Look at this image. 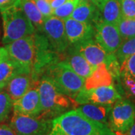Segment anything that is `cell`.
Returning <instances> with one entry per match:
<instances>
[{"instance_id":"cell-8","label":"cell","mask_w":135,"mask_h":135,"mask_svg":"<svg viewBox=\"0 0 135 135\" xmlns=\"http://www.w3.org/2000/svg\"><path fill=\"white\" fill-rule=\"evenodd\" d=\"M122 98V95L116 86H100L91 89H83L78 93L75 101L78 104H95L101 105H113L115 102Z\"/></svg>"},{"instance_id":"cell-11","label":"cell","mask_w":135,"mask_h":135,"mask_svg":"<svg viewBox=\"0 0 135 135\" xmlns=\"http://www.w3.org/2000/svg\"><path fill=\"white\" fill-rule=\"evenodd\" d=\"M32 73L28 70H23L17 74L3 89L7 92L12 101H15L23 96L32 87L37 86Z\"/></svg>"},{"instance_id":"cell-20","label":"cell","mask_w":135,"mask_h":135,"mask_svg":"<svg viewBox=\"0 0 135 135\" xmlns=\"http://www.w3.org/2000/svg\"><path fill=\"white\" fill-rule=\"evenodd\" d=\"M25 69L13 61L9 56L4 59L0 62V89H3L7 83L15 77L17 74ZM29 71V70H28Z\"/></svg>"},{"instance_id":"cell-23","label":"cell","mask_w":135,"mask_h":135,"mask_svg":"<svg viewBox=\"0 0 135 135\" xmlns=\"http://www.w3.org/2000/svg\"><path fill=\"white\" fill-rule=\"evenodd\" d=\"M13 103L9 95L3 89H0V124L8 120L11 112L13 110Z\"/></svg>"},{"instance_id":"cell-17","label":"cell","mask_w":135,"mask_h":135,"mask_svg":"<svg viewBox=\"0 0 135 135\" xmlns=\"http://www.w3.org/2000/svg\"><path fill=\"white\" fill-rule=\"evenodd\" d=\"M98 8L99 20L116 25L122 17L120 0H104Z\"/></svg>"},{"instance_id":"cell-35","label":"cell","mask_w":135,"mask_h":135,"mask_svg":"<svg viewBox=\"0 0 135 135\" xmlns=\"http://www.w3.org/2000/svg\"><path fill=\"white\" fill-rule=\"evenodd\" d=\"M47 2H50V3H51V2H53V0H47Z\"/></svg>"},{"instance_id":"cell-4","label":"cell","mask_w":135,"mask_h":135,"mask_svg":"<svg viewBox=\"0 0 135 135\" xmlns=\"http://www.w3.org/2000/svg\"><path fill=\"white\" fill-rule=\"evenodd\" d=\"M3 22L2 43L8 44L35 32L33 24L25 15L20 5L1 11Z\"/></svg>"},{"instance_id":"cell-27","label":"cell","mask_w":135,"mask_h":135,"mask_svg":"<svg viewBox=\"0 0 135 135\" xmlns=\"http://www.w3.org/2000/svg\"><path fill=\"white\" fill-rule=\"evenodd\" d=\"M34 1L39 11L45 18L53 16V8L51 7L50 3L48 2L47 0H34Z\"/></svg>"},{"instance_id":"cell-5","label":"cell","mask_w":135,"mask_h":135,"mask_svg":"<svg viewBox=\"0 0 135 135\" xmlns=\"http://www.w3.org/2000/svg\"><path fill=\"white\" fill-rule=\"evenodd\" d=\"M135 122V105L128 99H120L111 107L108 126L119 135L127 134Z\"/></svg>"},{"instance_id":"cell-22","label":"cell","mask_w":135,"mask_h":135,"mask_svg":"<svg viewBox=\"0 0 135 135\" xmlns=\"http://www.w3.org/2000/svg\"><path fill=\"white\" fill-rule=\"evenodd\" d=\"M134 54H135V37L123 41L115 53L120 66L127 59Z\"/></svg>"},{"instance_id":"cell-10","label":"cell","mask_w":135,"mask_h":135,"mask_svg":"<svg viewBox=\"0 0 135 135\" xmlns=\"http://www.w3.org/2000/svg\"><path fill=\"white\" fill-rule=\"evenodd\" d=\"M13 113L39 117L41 113V104L38 87H32L21 98L14 101Z\"/></svg>"},{"instance_id":"cell-34","label":"cell","mask_w":135,"mask_h":135,"mask_svg":"<svg viewBox=\"0 0 135 135\" xmlns=\"http://www.w3.org/2000/svg\"><path fill=\"white\" fill-rule=\"evenodd\" d=\"M80 1H89V2H91L92 3H94L97 6H98L104 0H80Z\"/></svg>"},{"instance_id":"cell-33","label":"cell","mask_w":135,"mask_h":135,"mask_svg":"<svg viewBox=\"0 0 135 135\" xmlns=\"http://www.w3.org/2000/svg\"><path fill=\"white\" fill-rule=\"evenodd\" d=\"M127 135H135V122L133 124V126H131V128L129 129V131H128Z\"/></svg>"},{"instance_id":"cell-29","label":"cell","mask_w":135,"mask_h":135,"mask_svg":"<svg viewBox=\"0 0 135 135\" xmlns=\"http://www.w3.org/2000/svg\"><path fill=\"white\" fill-rule=\"evenodd\" d=\"M20 5V0H0V12Z\"/></svg>"},{"instance_id":"cell-6","label":"cell","mask_w":135,"mask_h":135,"mask_svg":"<svg viewBox=\"0 0 135 135\" xmlns=\"http://www.w3.org/2000/svg\"><path fill=\"white\" fill-rule=\"evenodd\" d=\"M10 126L17 135H47L52 127V119L13 113Z\"/></svg>"},{"instance_id":"cell-16","label":"cell","mask_w":135,"mask_h":135,"mask_svg":"<svg viewBox=\"0 0 135 135\" xmlns=\"http://www.w3.org/2000/svg\"><path fill=\"white\" fill-rule=\"evenodd\" d=\"M112 105L95 104H79L75 108L89 119L103 124H108V117Z\"/></svg>"},{"instance_id":"cell-14","label":"cell","mask_w":135,"mask_h":135,"mask_svg":"<svg viewBox=\"0 0 135 135\" xmlns=\"http://www.w3.org/2000/svg\"><path fill=\"white\" fill-rule=\"evenodd\" d=\"M62 60L67 63L74 72L84 80L89 77L95 69V67L92 66L80 53H78L71 44L62 55Z\"/></svg>"},{"instance_id":"cell-30","label":"cell","mask_w":135,"mask_h":135,"mask_svg":"<svg viewBox=\"0 0 135 135\" xmlns=\"http://www.w3.org/2000/svg\"><path fill=\"white\" fill-rule=\"evenodd\" d=\"M0 135H17L11 126L5 124H0Z\"/></svg>"},{"instance_id":"cell-2","label":"cell","mask_w":135,"mask_h":135,"mask_svg":"<svg viewBox=\"0 0 135 135\" xmlns=\"http://www.w3.org/2000/svg\"><path fill=\"white\" fill-rule=\"evenodd\" d=\"M37 87L41 104L40 118L54 119L79 105L75 99L60 92L53 81L46 76L40 78Z\"/></svg>"},{"instance_id":"cell-3","label":"cell","mask_w":135,"mask_h":135,"mask_svg":"<svg viewBox=\"0 0 135 135\" xmlns=\"http://www.w3.org/2000/svg\"><path fill=\"white\" fill-rule=\"evenodd\" d=\"M42 76L50 78L60 92L74 99L84 87L85 80L74 72L63 60L50 65Z\"/></svg>"},{"instance_id":"cell-25","label":"cell","mask_w":135,"mask_h":135,"mask_svg":"<svg viewBox=\"0 0 135 135\" xmlns=\"http://www.w3.org/2000/svg\"><path fill=\"white\" fill-rule=\"evenodd\" d=\"M80 0H68L59 7L53 9V16L65 20L71 17L73 11L78 5Z\"/></svg>"},{"instance_id":"cell-18","label":"cell","mask_w":135,"mask_h":135,"mask_svg":"<svg viewBox=\"0 0 135 135\" xmlns=\"http://www.w3.org/2000/svg\"><path fill=\"white\" fill-rule=\"evenodd\" d=\"M112 84H113L112 75L107 68L105 63H101L95 68L91 75L85 80L83 88L86 89H91Z\"/></svg>"},{"instance_id":"cell-13","label":"cell","mask_w":135,"mask_h":135,"mask_svg":"<svg viewBox=\"0 0 135 135\" xmlns=\"http://www.w3.org/2000/svg\"><path fill=\"white\" fill-rule=\"evenodd\" d=\"M71 45L94 67L96 68L99 64L104 63L106 61L108 54L95 38L89 39Z\"/></svg>"},{"instance_id":"cell-26","label":"cell","mask_w":135,"mask_h":135,"mask_svg":"<svg viewBox=\"0 0 135 135\" xmlns=\"http://www.w3.org/2000/svg\"><path fill=\"white\" fill-rule=\"evenodd\" d=\"M122 17L135 18V0H120Z\"/></svg>"},{"instance_id":"cell-9","label":"cell","mask_w":135,"mask_h":135,"mask_svg":"<svg viewBox=\"0 0 135 135\" xmlns=\"http://www.w3.org/2000/svg\"><path fill=\"white\" fill-rule=\"evenodd\" d=\"M94 38L107 54L115 53L122 42L116 25L99 20L94 26Z\"/></svg>"},{"instance_id":"cell-31","label":"cell","mask_w":135,"mask_h":135,"mask_svg":"<svg viewBox=\"0 0 135 135\" xmlns=\"http://www.w3.org/2000/svg\"><path fill=\"white\" fill-rule=\"evenodd\" d=\"M67 1H68V0H53V2L50 3V5L53 8V9H55V8L59 7L60 5L64 4L65 2H66Z\"/></svg>"},{"instance_id":"cell-12","label":"cell","mask_w":135,"mask_h":135,"mask_svg":"<svg viewBox=\"0 0 135 135\" xmlns=\"http://www.w3.org/2000/svg\"><path fill=\"white\" fill-rule=\"evenodd\" d=\"M64 23L68 40L71 44L94 38L95 29L91 24L78 21L71 17L65 20Z\"/></svg>"},{"instance_id":"cell-32","label":"cell","mask_w":135,"mask_h":135,"mask_svg":"<svg viewBox=\"0 0 135 135\" xmlns=\"http://www.w3.org/2000/svg\"><path fill=\"white\" fill-rule=\"evenodd\" d=\"M8 56V52L5 50V48L0 47V62Z\"/></svg>"},{"instance_id":"cell-21","label":"cell","mask_w":135,"mask_h":135,"mask_svg":"<svg viewBox=\"0 0 135 135\" xmlns=\"http://www.w3.org/2000/svg\"><path fill=\"white\" fill-rule=\"evenodd\" d=\"M123 41L135 37V18L122 17L116 24Z\"/></svg>"},{"instance_id":"cell-24","label":"cell","mask_w":135,"mask_h":135,"mask_svg":"<svg viewBox=\"0 0 135 135\" xmlns=\"http://www.w3.org/2000/svg\"><path fill=\"white\" fill-rule=\"evenodd\" d=\"M120 84L128 98H135V78L126 70H120Z\"/></svg>"},{"instance_id":"cell-28","label":"cell","mask_w":135,"mask_h":135,"mask_svg":"<svg viewBox=\"0 0 135 135\" xmlns=\"http://www.w3.org/2000/svg\"><path fill=\"white\" fill-rule=\"evenodd\" d=\"M126 70L135 78V54L131 56L121 65L120 70Z\"/></svg>"},{"instance_id":"cell-1","label":"cell","mask_w":135,"mask_h":135,"mask_svg":"<svg viewBox=\"0 0 135 135\" xmlns=\"http://www.w3.org/2000/svg\"><path fill=\"white\" fill-rule=\"evenodd\" d=\"M47 135H119L103 124L87 118L77 109L68 110L52 119Z\"/></svg>"},{"instance_id":"cell-19","label":"cell","mask_w":135,"mask_h":135,"mask_svg":"<svg viewBox=\"0 0 135 135\" xmlns=\"http://www.w3.org/2000/svg\"><path fill=\"white\" fill-rule=\"evenodd\" d=\"M20 7L33 24L35 32L43 33L45 17L41 13L34 0H20Z\"/></svg>"},{"instance_id":"cell-15","label":"cell","mask_w":135,"mask_h":135,"mask_svg":"<svg viewBox=\"0 0 135 135\" xmlns=\"http://www.w3.org/2000/svg\"><path fill=\"white\" fill-rule=\"evenodd\" d=\"M70 17L94 26L95 23L99 21L98 8L91 2L80 0Z\"/></svg>"},{"instance_id":"cell-7","label":"cell","mask_w":135,"mask_h":135,"mask_svg":"<svg viewBox=\"0 0 135 135\" xmlns=\"http://www.w3.org/2000/svg\"><path fill=\"white\" fill-rule=\"evenodd\" d=\"M43 33L51 48L62 57L71 45L66 35L64 20L55 16L45 18Z\"/></svg>"}]
</instances>
